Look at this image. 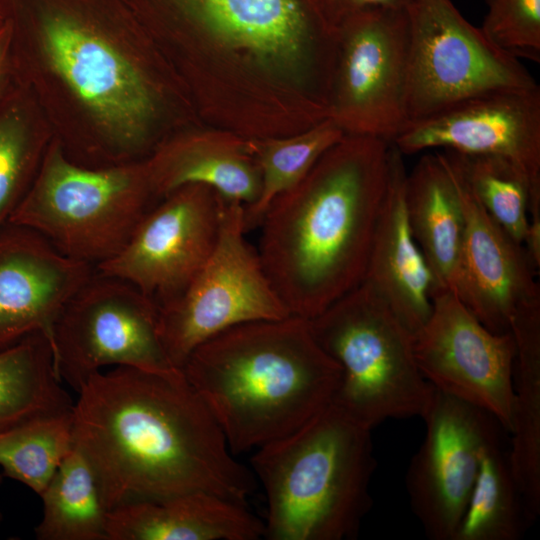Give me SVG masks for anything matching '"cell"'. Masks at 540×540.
I'll use <instances>...</instances> for the list:
<instances>
[{
    "label": "cell",
    "mask_w": 540,
    "mask_h": 540,
    "mask_svg": "<svg viewBox=\"0 0 540 540\" xmlns=\"http://www.w3.org/2000/svg\"><path fill=\"white\" fill-rule=\"evenodd\" d=\"M15 80L77 164L147 159L168 135L174 87L124 0H6Z\"/></svg>",
    "instance_id": "obj_1"
},
{
    "label": "cell",
    "mask_w": 540,
    "mask_h": 540,
    "mask_svg": "<svg viewBox=\"0 0 540 540\" xmlns=\"http://www.w3.org/2000/svg\"><path fill=\"white\" fill-rule=\"evenodd\" d=\"M77 393L73 444L92 466L108 511L191 493L246 505L253 473L235 459L182 371L117 366Z\"/></svg>",
    "instance_id": "obj_2"
},
{
    "label": "cell",
    "mask_w": 540,
    "mask_h": 540,
    "mask_svg": "<svg viewBox=\"0 0 540 540\" xmlns=\"http://www.w3.org/2000/svg\"><path fill=\"white\" fill-rule=\"evenodd\" d=\"M390 144L345 135L264 213L257 252L291 315L311 319L363 281Z\"/></svg>",
    "instance_id": "obj_3"
},
{
    "label": "cell",
    "mask_w": 540,
    "mask_h": 540,
    "mask_svg": "<svg viewBox=\"0 0 540 540\" xmlns=\"http://www.w3.org/2000/svg\"><path fill=\"white\" fill-rule=\"evenodd\" d=\"M182 372L234 454L302 426L332 403L341 379L309 319L294 315L219 333L192 351Z\"/></svg>",
    "instance_id": "obj_4"
},
{
    "label": "cell",
    "mask_w": 540,
    "mask_h": 540,
    "mask_svg": "<svg viewBox=\"0 0 540 540\" xmlns=\"http://www.w3.org/2000/svg\"><path fill=\"white\" fill-rule=\"evenodd\" d=\"M371 428L330 403L293 432L258 447L253 472L267 501L269 540H349L372 505Z\"/></svg>",
    "instance_id": "obj_5"
},
{
    "label": "cell",
    "mask_w": 540,
    "mask_h": 540,
    "mask_svg": "<svg viewBox=\"0 0 540 540\" xmlns=\"http://www.w3.org/2000/svg\"><path fill=\"white\" fill-rule=\"evenodd\" d=\"M160 200L145 160L87 167L68 158L53 138L8 223L29 228L65 255L96 267L125 246Z\"/></svg>",
    "instance_id": "obj_6"
},
{
    "label": "cell",
    "mask_w": 540,
    "mask_h": 540,
    "mask_svg": "<svg viewBox=\"0 0 540 540\" xmlns=\"http://www.w3.org/2000/svg\"><path fill=\"white\" fill-rule=\"evenodd\" d=\"M309 322L341 370L333 403L371 429L387 419L423 418L434 387L417 366L413 333L366 283Z\"/></svg>",
    "instance_id": "obj_7"
},
{
    "label": "cell",
    "mask_w": 540,
    "mask_h": 540,
    "mask_svg": "<svg viewBox=\"0 0 540 540\" xmlns=\"http://www.w3.org/2000/svg\"><path fill=\"white\" fill-rule=\"evenodd\" d=\"M405 11L406 125L471 97L539 87L521 60L491 43L451 0H409Z\"/></svg>",
    "instance_id": "obj_8"
},
{
    "label": "cell",
    "mask_w": 540,
    "mask_h": 540,
    "mask_svg": "<svg viewBox=\"0 0 540 540\" xmlns=\"http://www.w3.org/2000/svg\"><path fill=\"white\" fill-rule=\"evenodd\" d=\"M244 205L225 200L216 246L183 292L159 308V331L175 367L232 327L290 316L257 250L246 240Z\"/></svg>",
    "instance_id": "obj_9"
},
{
    "label": "cell",
    "mask_w": 540,
    "mask_h": 540,
    "mask_svg": "<svg viewBox=\"0 0 540 540\" xmlns=\"http://www.w3.org/2000/svg\"><path fill=\"white\" fill-rule=\"evenodd\" d=\"M54 355L59 377L76 392L110 365L182 371L162 343L157 304L133 284L97 270L59 316Z\"/></svg>",
    "instance_id": "obj_10"
},
{
    "label": "cell",
    "mask_w": 540,
    "mask_h": 540,
    "mask_svg": "<svg viewBox=\"0 0 540 540\" xmlns=\"http://www.w3.org/2000/svg\"><path fill=\"white\" fill-rule=\"evenodd\" d=\"M155 43L214 38L273 61L315 58L335 38L311 0H124Z\"/></svg>",
    "instance_id": "obj_11"
},
{
    "label": "cell",
    "mask_w": 540,
    "mask_h": 540,
    "mask_svg": "<svg viewBox=\"0 0 540 540\" xmlns=\"http://www.w3.org/2000/svg\"><path fill=\"white\" fill-rule=\"evenodd\" d=\"M331 119L349 135L389 143L404 129L409 74L405 10L371 9L335 25Z\"/></svg>",
    "instance_id": "obj_12"
},
{
    "label": "cell",
    "mask_w": 540,
    "mask_h": 540,
    "mask_svg": "<svg viewBox=\"0 0 540 540\" xmlns=\"http://www.w3.org/2000/svg\"><path fill=\"white\" fill-rule=\"evenodd\" d=\"M417 366L435 389L513 422L516 346L511 332L486 328L451 291L432 298L427 321L413 334Z\"/></svg>",
    "instance_id": "obj_13"
},
{
    "label": "cell",
    "mask_w": 540,
    "mask_h": 540,
    "mask_svg": "<svg viewBox=\"0 0 540 540\" xmlns=\"http://www.w3.org/2000/svg\"><path fill=\"white\" fill-rule=\"evenodd\" d=\"M224 205L225 199L205 185L175 189L96 270L133 284L160 308L183 292L212 254Z\"/></svg>",
    "instance_id": "obj_14"
},
{
    "label": "cell",
    "mask_w": 540,
    "mask_h": 540,
    "mask_svg": "<svg viewBox=\"0 0 540 540\" xmlns=\"http://www.w3.org/2000/svg\"><path fill=\"white\" fill-rule=\"evenodd\" d=\"M425 439L410 462L406 488L432 540H454L485 447L504 430L487 411L434 388Z\"/></svg>",
    "instance_id": "obj_15"
},
{
    "label": "cell",
    "mask_w": 540,
    "mask_h": 540,
    "mask_svg": "<svg viewBox=\"0 0 540 540\" xmlns=\"http://www.w3.org/2000/svg\"><path fill=\"white\" fill-rule=\"evenodd\" d=\"M392 144L403 155L439 148L501 156L540 183V88L468 98L409 123Z\"/></svg>",
    "instance_id": "obj_16"
},
{
    "label": "cell",
    "mask_w": 540,
    "mask_h": 540,
    "mask_svg": "<svg viewBox=\"0 0 540 540\" xmlns=\"http://www.w3.org/2000/svg\"><path fill=\"white\" fill-rule=\"evenodd\" d=\"M442 152L454 172L464 214L455 294L490 331L510 332L517 309L540 298L539 271L524 246L476 199L450 152Z\"/></svg>",
    "instance_id": "obj_17"
},
{
    "label": "cell",
    "mask_w": 540,
    "mask_h": 540,
    "mask_svg": "<svg viewBox=\"0 0 540 540\" xmlns=\"http://www.w3.org/2000/svg\"><path fill=\"white\" fill-rule=\"evenodd\" d=\"M95 271L39 233L7 223L0 229V349L35 333L54 349L59 316Z\"/></svg>",
    "instance_id": "obj_18"
},
{
    "label": "cell",
    "mask_w": 540,
    "mask_h": 540,
    "mask_svg": "<svg viewBox=\"0 0 540 540\" xmlns=\"http://www.w3.org/2000/svg\"><path fill=\"white\" fill-rule=\"evenodd\" d=\"M407 170L391 143L389 177L363 281L413 334L432 310L433 277L410 230L405 206Z\"/></svg>",
    "instance_id": "obj_19"
},
{
    "label": "cell",
    "mask_w": 540,
    "mask_h": 540,
    "mask_svg": "<svg viewBox=\"0 0 540 540\" xmlns=\"http://www.w3.org/2000/svg\"><path fill=\"white\" fill-rule=\"evenodd\" d=\"M107 532L108 540H256L264 525L246 505L191 493L114 508Z\"/></svg>",
    "instance_id": "obj_20"
},
{
    "label": "cell",
    "mask_w": 540,
    "mask_h": 540,
    "mask_svg": "<svg viewBox=\"0 0 540 540\" xmlns=\"http://www.w3.org/2000/svg\"><path fill=\"white\" fill-rule=\"evenodd\" d=\"M162 199L175 189L201 184L228 201L250 206L260 191V173L251 144L201 133H175L145 159Z\"/></svg>",
    "instance_id": "obj_21"
},
{
    "label": "cell",
    "mask_w": 540,
    "mask_h": 540,
    "mask_svg": "<svg viewBox=\"0 0 540 540\" xmlns=\"http://www.w3.org/2000/svg\"><path fill=\"white\" fill-rule=\"evenodd\" d=\"M405 206L411 233L433 277V296L455 294L464 214L454 172L443 152L422 156L407 172Z\"/></svg>",
    "instance_id": "obj_22"
},
{
    "label": "cell",
    "mask_w": 540,
    "mask_h": 540,
    "mask_svg": "<svg viewBox=\"0 0 540 540\" xmlns=\"http://www.w3.org/2000/svg\"><path fill=\"white\" fill-rule=\"evenodd\" d=\"M516 353L509 460L527 524L540 514V298L522 304L510 326Z\"/></svg>",
    "instance_id": "obj_23"
},
{
    "label": "cell",
    "mask_w": 540,
    "mask_h": 540,
    "mask_svg": "<svg viewBox=\"0 0 540 540\" xmlns=\"http://www.w3.org/2000/svg\"><path fill=\"white\" fill-rule=\"evenodd\" d=\"M62 382L46 335L35 333L0 349V431L71 412L74 403Z\"/></svg>",
    "instance_id": "obj_24"
},
{
    "label": "cell",
    "mask_w": 540,
    "mask_h": 540,
    "mask_svg": "<svg viewBox=\"0 0 540 540\" xmlns=\"http://www.w3.org/2000/svg\"><path fill=\"white\" fill-rule=\"evenodd\" d=\"M53 138L35 98L15 81L0 102V229L29 190Z\"/></svg>",
    "instance_id": "obj_25"
},
{
    "label": "cell",
    "mask_w": 540,
    "mask_h": 540,
    "mask_svg": "<svg viewBox=\"0 0 540 540\" xmlns=\"http://www.w3.org/2000/svg\"><path fill=\"white\" fill-rule=\"evenodd\" d=\"M38 540H108V509L92 466L73 444L39 495Z\"/></svg>",
    "instance_id": "obj_26"
},
{
    "label": "cell",
    "mask_w": 540,
    "mask_h": 540,
    "mask_svg": "<svg viewBox=\"0 0 540 540\" xmlns=\"http://www.w3.org/2000/svg\"><path fill=\"white\" fill-rule=\"evenodd\" d=\"M527 524L501 434L484 449L454 540H518Z\"/></svg>",
    "instance_id": "obj_27"
},
{
    "label": "cell",
    "mask_w": 540,
    "mask_h": 540,
    "mask_svg": "<svg viewBox=\"0 0 540 540\" xmlns=\"http://www.w3.org/2000/svg\"><path fill=\"white\" fill-rule=\"evenodd\" d=\"M344 136L339 126L325 118L296 136L251 144L260 173V191L255 202L244 207L246 230L259 226L271 203L298 185Z\"/></svg>",
    "instance_id": "obj_28"
},
{
    "label": "cell",
    "mask_w": 540,
    "mask_h": 540,
    "mask_svg": "<svg viewBox=\"0 0 540 540\" xmlns=\"http://www.w3.org/2000/svg\"><path fill=\"white\" fill-rule=\"evenodd\" d=\"M446 151L454 158L483 208L523 245L529 212L540 209V183L510 159Z\"/></svg>",
    "instance_id": "obj_29"
},
{
    "label": "cell",
    "mask_w": 540,
    "mask_h": 540,
    "mask_svg": "<svg viewBox=\"0 0 540 540\" xmlns=\"http://www.w3.org/2000/svg\"><path fill=\"white\" fill-rule=\"evenodd\" d=\"M72 446V411L35 418L0 431V468L40 495Z\"/></svg>",
    "instance_id": "obj_30"
},
{
    "label": "cell",
    "mask_w": 540,
    "mask_h": 540,
    "mask_svg": "<svg viewBox=\"0 0 540 540\" xmlns=\"http://www.w3.org/2000/svg\"><path fill=\"white\" fill-rule=\"evenodd\" d=\"M480 29L500 50L518 60L540 62V0H486Z\"/></svg>",
    "instance_id": "obj_31"
},
{
    "label": "cell",
    "mask_w": 540,
    "mask_h": 540,
    "mask_svg": "<svg viewBox=\"0 0 540 540\" xmlns=\"http://www.w3.org/2000/svg\"><path fill=\"white\" fill-rule=\"evenodd\" d=\"M409 0H327L324 11L333 27L345 17L371 9L406 10Z\"/></svg>",
    "instance_id": "obj_32"
},
{
    "label": "cell",
    "mask_w": 540,
    "mask_h": 540,
    "mask_svg": "<svg viewBox=\"0 0 540 540\" xmlns=\"http://www.w3.org/2000/svg\"><path fill=\"white\" fill-rule=\"evenodd\" d=\"M15 81L12 57V26L8 18L0 26V102Z\"/></svg>",
    "instance_id": "obj_33"
},
{
    "label": "cell",
    "mask_w": 540,
    "mask_h": 540,
    "mask_svg": "<svg viewBox=\"0 0 540 540\" xmlns=\"http://www.w3.org/2000/svg\"><path fill=\"white\" fill-rule=\"evenodd\" d=\"M8 19V6L6 0H0V26Z\"/></svg>",
    "instance_id": "obj_34"
},
{
    "label": "cell",
    "mask_w": 540,
    "mask_h": 540,
    "mask_svg": "<svg viewBox=\"0 0 540 540\" xmlns=\"http://www.w3.org/2000/svg\"><path fill=\"white\" fill-rule=\"evenodd\" d=\"M311 1L316 3L317 5H319L324 11L325 3H326L327 0H311ZM324 13H325V11H324Z\"/></svg>",
    "instance_id": "obj_35"
},
{
    "label": "cell",
    "mask_w": 540,
    "mask_h": 540,
    "mask_svg": "<svg viewBox=\"0 0 540 540\" xmlns=\"http://www.w3.org/2000/svg\"><path fill=\"white\" fill-rule=\"evenodd\" d=\"M0 517H1V514H0Z\"/></svg>",
    "instance_id": "obj_36"
}]
</instances>
